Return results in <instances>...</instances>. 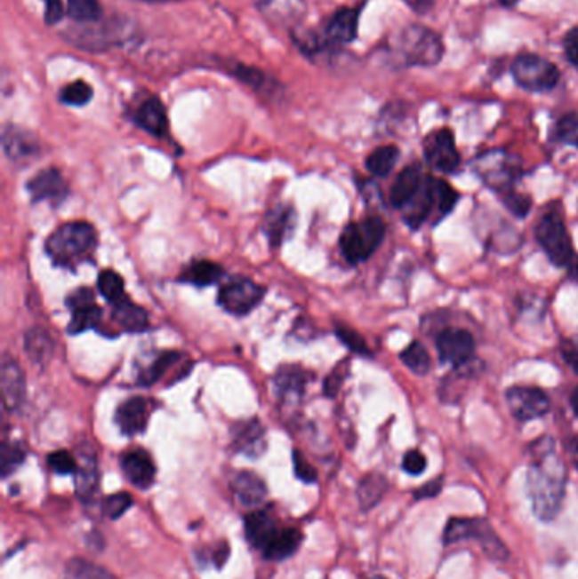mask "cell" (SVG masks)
<instances>
[{
    "label": "cell",
    "mask_w": 578,
    "mask_h": 579,
    "mask_svg": "<svg viewBox=\"0 0 578 579\" xmlns=\"http://www.w3.org/2000/svg\"><path fill=\"white\" fill-rule=\"evenodd\" d=\"M93 304H95V295L87 287L76 289L67 297V307L70 308L72 312L78 310V308L89 307V305H93Z\"/></svg>",
    "instance_id": "f5cc1de1"
},
{
    "label": "cell",
    "mask_w": 578,
    "mask_h": 579,
    "mask_svg": "<svg viewBox=\"0 0 578 579\" xmlns=\"http://www.w3.org/2000/svg\"><path fill=\"white\" fill-rule=\"evenodd\" d=\"M436 349L441 361L453 366H462L473 358L475 341L469 330L446 329L438 336Z\"/></svg>",
    "instance_id": "4fadbf2b"
},
{
    "label": "cell",
    "mask_w": 578,
    "mask_h": 579,
    "mask_svg": "<svg viewBox=\"0 0 578 579\" xmlns=\"http://www.w3.org/2000/svg\"><path fill=\"white\" fill-rule=\"evenodd\" d=\"M426 177L428 175L419 164H409L407 168H404L390 188V203L398 210L404 209L419 192Z\"/></svg>",
    "instance_id": "d6986e66"
},
{
    "label": "cell",
    "mask_w": 578,
    "mask_h": 579,
    "mask_svg": "<svg viewBox=\"0 0 578 579\" xmlns=\"http://www.w3.org/2000/svg\"><path fill=\"white\" fill-rule=\"evenodd\" d=\"M131 507H132V496L124 491L110 495L104 502V512L112 520L123 517Z\"/></svg>",
    "instance_id": "f6af8a7d"
},
{
    "label": "cell",
    "mask_w": 578,
    "mask_h": 579,
    "mask_svg": "<svg viewBox=\"0 0 578 579\" xmlns=\"http://www.w3.org/2000/svg\"><path fill=\"white\" fill-rule=\"evenodd\" d=\"M407 2L419 12H426L433 5V0H407Z\"/></svg>",
    "instance_id": "91938a15"
},
{
    "label": "cell",
    "mask_w": 578,
    "mask_h": 579,
    "mask_svg": "<svg viewBox=\"0 0 578 579\" xmlns=\"http://www.w3.org/2000/svg\"><path fill=\"white\" fill-rule=\"evenodd\" d=\"M48 466L56 474H75L78 463L68 451H56L48 456Z\"/></svg>",
    "instance_id": "7dc6e473"
},
{
    "label": "cell",
    "mask_w": 578,
    "mask_h": 579,
    "mask_svg": "<svg viewBox=\"0 0 578 579\" xmlns=\"http://www.w3.org/2000/svg\"><path fill=\"white\" fill-rule=\"evenodd\" d=\"M458 202V194L450 183L426 177L422 186L411 202L400 209L404 214V222L411 229H419L429 216H434V222L446 218Z\"/></svg>",
    "instance_id": "3957f363"
},
{
    "label": "cell",
    "mask_w": 578,
    "mask_h": 579,
    "mask_svg": "<svg viewBox=\"0 0 578 579\" xmlns=\"http://www.w3.org/2000/svg\"><path fill=\"white\" fill-rule=\"evenodd\" d=\"M224 274V270L209 259H199L189 265V268L181 273V282L192 283L196 287H209L217 283Z\"/></svg>",
    "instance_id": "4dcf8cb0"
},
{
    "label": "cell",
    "mask_w": 578,
    "mask_h": 579,
    "mask_svg": "<svg viewBox=\"0 0 578 579\" xmlns=\"http://www.w3.org/2000/svg\"><path fill=\"white\" fill-rule=\"evenodd\" d=\"M499 2H501L504 7H514L519 0H499Z\"/></svg>",
    "instance_id": "be15d7a7"
},
{
    "label": "cell",
    "mask_w": 578,
    "mask_h": 579,
    "mask_svg": "<svg viewBox=\"0 0 578 579\" xmlns=\"http://www.w3.org/2000/svg\"><path fill=\"white\" fill-rule=\"evenodd\" d=\"M141 2H172V0H141Z\"/></svg>",
    "instance_id": "e7e4bbea"
},
{
    "label": "cell",
    "mask_w": 578,
    "mask_h": 579,
    "mask_svg": "<svg viewBox=\"0 0 578 579\" xmlns=\"http://www.w3.org/2000/svg\"><path fill=\"white\" fill-rule=\"evenodd\" d=\"M149 418V403L143 397H132L117 407L116 424L121 432L126 435H136L145 432Z\"/></svg>",
    "instance_id": "ac0fdd59"
},
{
    "label": "cell",
    "mask_w": 578,
    "mask_h": 579,
    "mask_svg": "<svg viewBox=\"0 0 578 579\" xmlns=\"http://www.w3.org/2000/svg\"><path fill=\"white\" fill-rule=\"evenodd\" d=\"M424 158L439 173L452 175L462 163L460 153L454 145V136L450 129H438L424 139Z\"/></svg>",
    "instance_id": "8fae6325"
},
{
    "label": "cell",
    "mask_w": 578,
    "mask_h": 579,
    "mask_svg": "<svg viewBox=\"0 0 578 579\" xmlns=\"http://www.w3.org/2000/svg\"><path fill=\"white\" fill-rule=\"evenodd\" d=\"M235 449L246 456H260L265 451V429L258 420H250L236 425L233 432Z\"/></svg>",
    "instance_id": "d4e9b609"
},
{
    "label": "cell",
    "mask_w": 578,
    "mask_h": 579,
    "mask_svg": "<svg viewBox=\"0 0 578 579\" xmlns=\"http://www.w3.org/2000/svg\"><path fill=\"white\" fill-rule=\"evenodd\" d=\"M0 392H2V403H4L5 410L14 412L24 401V395H26L24 373H22L18 361H14L11 358H4V361H2Z\"/></svg>",
    "instance_id": "2e32d148"
},
{
    "label": "cell",
    "mask_w": 578,
    "mask_h": 579,
    "mask_svg": "<svg viewBox=\"0 0 578 579\" xmlns=\"http://www.w3.org/2000/svg\"><path fill=\"white\" fill-rule=\"evenodd\" d=\"M443 488V480L436 478L433 481H429L428 485H424L422 488L419 489L416 493L417 500H424V498H433Z\"/></svg>",
    "instance_id": "6f0895ef"
},
{
    "label": "cell",
    "mask_w": 578,
    "mask_h": 579,
    "mask_svg": "<svg viewBox=\"0 0 578 579\" xmlns=\"http://www.w3.org/2000/svg\"><path fill=\"white\" fill-rule=\"evenodd\" d=\"M67 12L76 22H93L102 16L99 0H68Z\"/></svg>",
    "instance_id": "ab89813d"
},
{
    "label": "cell",
    "mask_w": 578,
    "mask_h": 579,
    "mask_svg": "<svg viewBox=\"0 0 578 579\" xmlns=\"http://www.w3.org/2000/svg\"><path fill=\"white\" fill-rule=\"evenodd\" d=\"M46 2V14L44 19L48 24H58L65 16V7L61 0H44Z\"/></svg>",
    "instance_id": "9f6ffc18"
},
{
    "label": "cell",
    "mask_w": 578,
    "mask_h": 579,
    "mask_svg": "<svg viewBox=\"0 0 578 579\" xmlns=\"http://www.w3.org/2000/svg\"><path fill=\"white\" fill-rule=\"evenodd\" d=\"M97 248V233L87 222L61 224L46 241V254L54 265L75 268L91 259Z\"/></svg>",
    "instance_id": "7a4b0ae2"
},
{
    "label": "cell",
    "mask_w": 578,
    "mask_h": 579,
    "mask_svg": "<svg viewBox=\"0 0 578 579\" xmlns=\"http://www.w3.org/2000/svg\"><path fill=\"white\" fill-rule=\"evenodd\" d=\"M2 147L5 156L14 164H29L41 155L36 138L18 126H5L2 132Z\"/></svg>",
    "instance_id": "5bb4252c"
},
{
    "label": "cell",
    "mask_w": 578,
    "mask_h": 579,
    "mask_svg": "<svg viewBox=\"0 0 578 579\" xmlns=\"http://www.w3.org/2000/svg\"><path fill=\"white\" fill-rule=\"evenodd\" d=\"M502 197V202L506 205L507 209L516 216V218H526L529 212H531V207H533V200L527 195H521V194H516L512 190H509L506 194L501 195Z\"/></svg>",
    "instance_id": "bcb514c9"
},
{
    "label": "cell",
    "mask_w": 578,
    "mask_h": 579,
    "mask_svg": "<svg viewBox=\"0 0 578 579\" xmlns=\"http://www.w3.org/2000/svg\"><path fill=\"white\" fill-rule=\"evenodd\" d=\"M265 297V289L253 280L245 276H235L226 285L221 287L217 302L226 312L233 315H246L254 307L260 305V302Z\"/></svg>",
    "instance_id": "30bf717a"
},
{
    "label": "cell",
    "mask_w": 578,
    "mask_h": 579,
    "mask_svg": "<svg viewBox=\"0 0 578 579\" xmlns=\"http://www.w3.org/2000/svg\"><path fill=\"white\" fill-rule=\"evenodd\" d=\"M398 360L404 362L414 375L424 377L429 371V354L426 351V347L421 345L419 341H413L411 345H407L400 354Z\"/></svg>",
    "instance_id": "8d00e7d4"
},
{
    "label": "cell",
    "mask_w": 578,
    "mask_h": 579,
    "mask_svg": "<svg viewBox=\"0 0 578 579\" xmlns=\"http://www.w3.org/2000/svg\"><path fill=\"white\" fill-rule=\"evenodd\" d=\"M398 160V147L394 145L380 146L377 149H373L370 153V156L366 158V170L373 175L383 178L387 177L394 166L397 164Z\"/></svg>",
    "instance_id": "d6a6232c"
},
{
    "label": "cell",
    "mask_w": 578,
    "mask_h": 579,
    "mask_svg": "<svg viewBox=\"0 0 578 579\" xmlns=\"http://www.w3.org/2000/svg\"><path fill=\"white\" fill-rule=\"evenodd\" d=\"M475 171L490 188L506 194L521 173L518 162L504 151H488L475 162Z\"/></svg>",
    "instance_id": "9c48e42d"
},
{
    "label": "cell",
    "mask_w": 578,
    "mask_h": 579,
    "mask_svg": "<svg viewBox=\"0 0 578 579\" xmlns=\"http://www.w3.org/2000/svg\"><path fill=\"white\" fill-rule=\"evenodd\" d=\"M112 317L127 332H143L148 327V313L145 308L132 304L129 297L114 304Z\"/></svg>",
    "instance_id": "f546056e"
},
{
    "label": "cell",
    "mask_w": 578,
    "mask_h": 579,
    "mask_svg": "<svg viewBox=\"0 0 578 579\" xmlns=\"http://www.w3.org/2000/svg\"><path fill=\"white\" fill-rule=\"evenodd\" d=\"M293 226H295L293 209L287 207V205H280V207L271 209L269 216L265 218L263 227H265V233L269 235L271 246L278 248L287 239V235L292 233Z\"/></svg>",
    "instance_id": "f1b7e54d"
},
{
    "label": "cell",
    "mask_w": 578,
    "mask_h": 579,
    "mask_svg": "<svg viewBox=\"0 0 578 579\" xmlns=\"http://www.w3.org/2000/svg\"><path fill=\"white\" fill-rule=\"evenodd\" d=\"M67 579H117L104 567L87 561V559H72L67 564Z\"/></svg>",
    "instance_id": "f35d334b"
},
{
    "label": "cell",
    "mask_w": 578,
    "mask_h": 579,
    "mask_svg": "<svg viewBox=\"0 0 578 579\" xmlns=\"http://www.w3.org/2000/svg\"><path fill=\"white\" fill-rule=\"evenodd\" d=\"M24 349L31 361L44 366L53 356V341L44 329H31L24 337Z\"/></svg>",
    "instance_id": "1f68e13d"
},
{
    "label": "cell",
    "mask_w": 578,
    "mask_h": 579,
    "mask_svg": "<svg viewBox=\"0 0 578 579\" xmlns=\"http://www.w3.org/2000/svg\"><path fill=\"white\" fill-rule=\"evenodd\" d=\"M445 543L470 541L480 543L484 552L490 559L506 561L509 558V549L506 543L499 539V535L492 530V527L484 519H452L445 528Z\"/></svg>",
    "instance_id": "52a82bcc"
},
{
    "label": "cell",
    "mask_w": 578,
    "mask_h": 579,
    "mask_svg": "<svg viewBox=\"0 0 578 579\" xmlns=\"http://www.w3.org/2000/svg\"><path fill=\"white\" fill-rule=\"evenodd\" d=\"M181 353H175V351H166V353H162L155 361L151 362V364H148L146 366L145 369H143V373H141V377H140V381L143 383V385H153V383H157V381L162 380L163 377L177 364V362L181 361Z\"/></svg>",
    "instance_id": "e575fe53"
},
{
    "label": "cell",
    "mask_w": 578,
    "mask_h": 579,
    "mask_svg": "<svg viewBox=\"0 0 578 579\" xmlns=\"http://www.w3.org/2000/svg\"><path fill=\"white\" fill-rule=\"evenodd\" d=\"M385 222L380 218H368L362 222L348 224L340 237L341 253L348 263L358 265L377 251L385 237Z\"/></svg>",
    "instance_id": "8992f818"
},
{
    "label": "cell",
    "mask_w": 578,
    "mask_h": 579,
    "mask_svg": "<svg viewBox=\"0 0 578 579\" xmlns=\"http://www.w3.org/2000/svg\"><path fill=\"white\" fill-rule=\"evenodd\" d=\"M346 375H348V362L344 361L325 381V393L327 397H331V399L336 397V393L340 392V388L343 385Z\"/></svg>",
    "instance_id": "816d5d0a"
},
{
    "label": "cell",
    "mask_w": 578,
    "mask_h": 579,
    "mask_svg": "<svg viewBox=\"0 0 578 579\" xmlns=\"http://www.w3.org/2000/svg\"><path fill=\"white\" fill-rule=\"evenodd\" d=\"M92 95H93V91H92L91 85L84 80H76L61 91V100L68 106L82 107L91 102Z\"/></svg>",
    "instance_id": "60d3db41"
},
{
    "label": "cell",
    "mask_w": 578,
    "mask_h": 579,
    "mask_svg": "<svg viewBox=\"0 0 578 579\" xmlns=\"http://www.w3.org/2000/svg\"><path fill=\"white\" fill-rule=\"evenodd\" d=\"M555 134L561 143L578 147V112H570L560 117L555 127Z\"/></svg>",
    "instance_id": "7bdbcfd3"
},
{
    "label": "cell",
    "mask_w": 578,
    "mask_h": 579,
    "mask_svg": "<svg viewBox=\"0 0 578 579\" xmlns=\"http://www.w3.org/2000/svg\"><path fill=\"white\" fill-rule=\"evenodd\" d=\"M75 487L76 495L84 502H91L99 488V471L95 456L91 453H80V463L75 471Z\"/></svg>",
    "instance_id": "83f0119b"
},
{
    "label": "cell",
    "mask_w": 578,
    "mask_h": 579,
    "mask_svg": "<svg viewBox=\"0 0 578 579\" xmlns=\"http://www.w3.org/2000/svg\"><path fill=\"white\" fill-rule=\"evenodd\" d=\"M506 400L512 416L521 422L540 418L550 410L548 395L536 386L516 385L507 390Z\"/></svg>",
    "instance_id": "7c38bea8"
},
{
    "label": "cell",
    "mask_w": 578,
    "mask_h": 579,
    "mask_svg": "<svg viewBox=\"0 0 578 579\" xmlns=\"http://www.w3.org/2000/svg\"><path fill=\"white\" fill-rule=\"evenodd\" d=\"M566 451H568V456L572 459V463L575 464V468H578V437H572L566 444Z\"/></svg>",
    "instance_id": "680465c9"
},
{
    "label": "cell",
    "mask_w": 578,
    "mask_h": 579,
    "mask_svg": "<svg viewBox=\"0 0 578 579\" xmlns=\"http://www.w3.org/2000/svg\"><path fill=\"white\" fill-rule=\"evenodd\" d=\"M302 543V532L297 528H280L269 545L261 551L265 559L284 561L297 552Z\"/></svg>",
    "instance_id": "4316f807"
},
{
    "label": "cell",
    "mask_w": 578,
    "mask_h": 579,
    "mask_svg": "<svg viewBox=\"0 0 578 579\" xmlns=\"http://www.w3.org/2000/svg\"><path fill=\"white\" fill-rule=\"evenodd\" d=\"M260 9L265 18L278 26H297L308 11L304 0H261Z\"/></svg>",
    "instance_id": "44dd1931"
},
{
    "label": "cell",
    "mask_w": 578,
    "mask_h": 579,
    "mask_svg": "<svg viewBox=\"0 0 578 579\" xmlns=\"http://www.w3.org/2000/svg\"><path fill=\"white\" fill-rule=\"evenodd\" d=\"M372 579H385V578H381V576H375V578H372Z\"/></svg>",
    "instance_id": "03108f58"
},
{
    "label": "cell",
    "mask_w": 578,
    "mask_h": 579,
    "mask_svg": "<svg viewBox=\"0 0 578 579\" xmlns=\"http://www.w3.org/2000/svg\"><path fill=\"white\" fill-rule=\"evenodd\" d=\"M293 470L299 480L304 483H316L317 481V472L312 468V464L304 457L301 451H293Z\"/></svg>",
    "instance_id": "f907efd6"
},
{
    "label": "cell",
    "mask_w": 578,
    "mask_h": 579,
    "mask_svg": "<svg viewBox=\"0 0 578 579\" xmlns=\"http://www.w3.org/2000/svg\"><path fill=\"white\" fill-rule=\"evenodd\" d=\"M512 76L529 91H553L560 82L557 65L538 55L518 56L512 63Z\"/></svg>",
    "instance_id": "ba28073f"
},
{
    "label": "cell",
    "mask_w": 578,
    "mask_h": 579,
    "mask_svg": "<svg viewBox=\"0 0 578 579\" xmlns=\"http://www.w3.org/2000/svg\"><path fill=\"white\" fill-rule=\"evenodd\" d=\"M233 75L254 89H263V85L269 82L263 73L256 68H252V67H246V65H237V68L233 70Z\"/></svg>",
    "instance_id": "681fc988"
},
{
    "label": "cell",
    "mask_w": 578,
    "mask_h": 579,
    "mask_svg": "<svg viewBox=\"0 0 578 579\" xmlns=\"http://www.w3.org/2000/svg\"><path fill=\"white\" fill-rule=\"evenodd\" d=\"M121 468L124 471L127 481L136 488H149L157 476V466L151 456L143 449H134L123 456Z\"/></svg>",
    "instance_id": "e0dca14e"
},
{
    "label": "cell",
    "mask_w": 578,
    "mask_h": 579,
    "mask_svg": "<svg viewBox=\"0 0 578 579\" xmlns=\"http://www.w3.org/2000/svg\"><path fill=\"white\" fill-rule=\"evenodd\" d=\"M563 48L568 61L578 70V28H574L572 31L566 33V36L563 39Z\"/></svg>",
    "instance_id": "db71d44e"
},
{
    "label": "cell",
    "mask_w": 578,
    "mask_h": 579,
    "mask_svg": "<svg viewBox=\"0 0 578 579\" xmlns=\"http://www.w3.org/2000/svg\"><path fill=\"white\" fill-rule=\"evenodd\" d=\"M534 234L550 261L558 268H568L577 254L574 253L572 237L568 234L565 218L558 207H546L542 218L536 222Z\"/></svg>",
    "instance_id": "277c9868"
},
{
    "label": "cell",
    "mask_w": 578,
    "mask_h": 579,
    "mask_svg": "<svg viewBox=\"0 0 578 579\" xmlns=\"http://www.w3.org/2000/svg\"><path fill=\"white\" fill-rule=\"evenodd\" d=\"M568 273H570V276L574 278V280H578V256H575L574 259H572V263L568 265Z\"/></svg>",
    "instance_id": "94428289"
},
{
    "label": "cell",
    "mask_w": 578,
    "mask_h": 579,
    "mask_svg": "<svg viewBox=\"0 0 578 579\" xmlns=\"http://www.w3.org/2000/svg\"><path fill=\"white\" fill-rule=\"evenodd\" d=\"M566 488V468L555 453L551 439L534 444V457L527 470V495L534 515L550 522L558 517Z\"/></svg>",
    "instance_id": "6da1fadb"
},
{
    "label": "cell",
    "mask_w": 578,
    "mask_h": 579,
    "mask_svg": "<svg viewBox=\"0 0 578 579\" xmlns=\"http://www.w3.org/2000/svg\"><path fill=\"white\" fill-rule=\"evenodd\" d=\"M278 530H280V527L269 512H261V510L253 512V513L246 515V519H245L246 537L250 543L260 551H263L269 545Z\"/></svg>",
    "instance_id": "cb8c5ba5"
},
{
    "label": "cell",
    "mask_w": 578,
    "mask_h": 579,
    "mask_svg": "<svg viewBox=\"0 0 578 579\" xmlns=\"http://www.w3.org/2000/svg\"><path fill=\"white\" fill-rule=\"evenodd\" d=\"M136 124L145 129L146 132L163 138L168 131V117L165 106L158 97H149L136 112Z\"/></svg>",
    "instance_id": "484cf974"
},
{
    "label": "cell",
    "mask_w": 578,
    "mask_h": 579,
    "mask_svg": "<svg viewBox=\"0 0 578 579\" xmlns=\"http://www.w3.org/2000/svg\"><path fill=\"white\" fill-rule=\"evenodd\" d=\"M314 377L301 366H284L277 371L273 385L282 399H301L309 381Z\"/></svg>",
    "instance_id": "603a6c76"
},
{
    "label": "cell",
    "mask_w": 578,
    "mask_h": 579,
    "mask_svg": "<svg viewBox=\"0 0 578 579\" xmlns=\"http://www.w3.org/2000/svg\"><path fill=\"white\" fill-rule=\"evenodd\" d=\"M24 457H26V451L19 444L4 442L2 454H0L2 476H9L12 471L18 470L19 466L24 463Z\"/></svg>",
    "instance_id": "b9f144b4"
},
{
    "label": "cell",
    "mask_w": 578,
    "mask_h": 579,
    "mask_svg": "<svg viewBox=\"0 0 578 579\" xmlns=\"http://www.w3.org/2000/svg\"><path fill=\"white\" fill-rule=\"evenodd\" d=\"M28 192L35 202L60 203L68 195V183L56 168H46L29 180Z\"/></svg>",
    "instance_id": "9a60e30c"
},
{
    "label": "cell",
    "mask_w": 578,
    "mask_h": 579,
    "mask_svg": "<svg viewBox=\"0 0 578 579\" xmlns=\"http://www.w3.org/2000/svg\"><path fill=\"white\" fill-rule=\"evenodd\" d=\"M231 489L239 504L245 507H258L263 504L269 493L265 481L252 471L237 472L231 481Z\"/></svg>",
    "instance_id": "7402d4cb"
},
{
    "label": "cell",
    "mask_w": 578,
    "mask_h": 579,
    "mask_svg": "<svg viewBox=\"0 0 578 579\" xmlns=\"http://www.w3.org/2000/svg\"><path fill=\"white\" fill-rule=\"evenodd\" d=\"M561 356L566 364L578 373V343L577 341H563L560 345Z\"/></svg>",
    "instance_id": "11a10c76"
},
{
    "label": "cell",
    "mask_w": 578,
    "mask_h": 579,
    "mask_svg": "<svg viewBox=\"0 0 578 579\" xmlns=\"http://www.w3.org/2000/svg\"><path fill=\"white\" fill-rule=\"evenodd\" d=\"M385 491H387V480L381 474L377 472L366 474L358 485V502L363 510L375 507L383 498Z\"/></svg>",
    "instance_id": "836d02e7"
},
{
    "label": "cell",
    "mask_w": 578,
    "mask_h": 579,
    "mask_svg": "<svg viewBox=\"0 0 578 579\" xmlns=\"http://www.w3.org/2000/svg\"><path fill=\"white\" fill-rule=\"evenodd\" d=\"M336 336L348 345L353 353L357 354H370V349L366 345V341L363 339L362 334H358L355 329L344 326V324H336Z\"/></svg>",
    "instance_id": "ee69618b"
},
{
    "label": "cell",
    "mask_w": 578,
    "mask_h": 579,
    "mask_svg": "<svg viewBox=\"0 0 578 579\" xmlns=\"http://www.w3.org/2000/svg\"><path fill=\"white\" fill-rule=\"evenodd\" d=\"M570 401H572V408H574V412H575V416H578V386L574 390V393H572V399H570Z\"/></svg>",
    "instance_id": "6125c7cd"
},
{
    "label": "cell",
    "mask_w": 578,
    "mask_h": 579,
    "mask_svg": "<svg viewBox=\"0 0 578 579\" xmlns=\"http://www.w3.org/2000/svg\"><path fill=\"white\" fill-rule=\"evenodd\" d=\"M426 466H428L426 456L421 451H417V449L405 453L404 459H402V470L405 471L407 474H411V476L422 474L426 471Z\"/></svg>",
    "instance_id": "c3c4849f"
},
{
    "label": "cell",
    "mask_w": 578,
    "mask_h": 579,
    "mask_svg": "<svg viewBox=\"0 0 578 579\" xmlns=\"http://www.w3.org/2000/svg\"><path fill=\"white\" fill-rule=\"evenodd\" d=\"M396 52L409 67H434L445 53L441 37L424 26H407L396 39Z\"/></svg>",
    "instance_id": "5b68a950"
},
{
    "label": "cell",
    "mask_w": 578,
    "mask_h": 579,
    "mask_svg": "<svg viewBox=\"0 0 578 579\" xmlns=\"http://www.w3.org/2000/svg\"><path fill=\"white\" fill-rule=\"evenodd\" d=\"M97 287L100 295L110 302L112 305L124 300L126 298V291H124V280L123 276L114 270H104L99 274L97 280Z\"/></svg>",
    "instance_id": "d590c367"
},
{
    "label": "cell",
    "mask_w": 578,
    "mask_h": 579,
    "mask_svg": "<svg viewBox=\"0 0 578 579\" xmlns=\"http://www.w3.org/2000/svg\"><path fill=\"white\" fill-rule=\"evenodd\" d=\"M102 321V308L99 305H89V307L78 308L72 312V322L68 324L70 334H80L89 329H95Z\"/></svg>",
    "instance_id": "74e56055"
},
{
    "label": "cell",
    "mask_w": 578,
    "mask_h": 579,
    "mask_svg": "<svg viewBox=\"0 0 578 579\" xmlns=\"http://www.w3.org/2000/svg\"><path fill=\"white\" fill-rule=\"evenodd\" d=\"M358 33V12L355 9H340L327 22L325 43L331 46H343L351 43Z\"/></svg>",
    "instance_id": "ffe728a7"
}]
</instances>
